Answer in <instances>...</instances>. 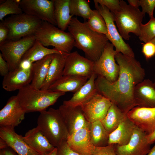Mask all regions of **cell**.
<instances>
[{
    "label": "cell",
    "instance_id": "cell-8",
    "mask_svg": "<svg viewBox=\"0 0 155 155\" xmlns=\"http://www.w3.org/2000/svg\"><path fill=\"white\" fill-rule=\"evenodd\" d=\"M35 40L33 35L16 40H7L0 44L1 53L8 64L10 71L18 67L23 56Z\"/></svg>",
    "mask_w": 155,
    "mask_h": 155
},
{
    "label": "cell",
    "instance_id": "cell-22",
    "mask_svg": "<svg viewBox=\"0 0 155 155\" xmlns=\"http://www.w3.org/2000/svg\"><path fill=\"white\" fill-rule=\"evenodd\" d=\"M22 137L29 146L39 155L46 154L55 148L37 126L29 130Z\"/></svg>",
    "mask_w": 155,
    "mask_h": 155
},
{
    "label": "cell",
    "instance_id": "cell-14",
    "mask_svg": "<svg viewBox=\"0 0 155 155\" xmlns=\"http://www.w3.org/2000/svg\"><path fill=\"white\" fill-rule=\"evenodd\" d=\"M146 135L135 125L131 138L127 145H115L116 153L118 155H147L151 149V144L147 141Z\"/></svg>",
    "mask_w": 155,
    "mask_h": 155
},
{
    "label": "cell",
    "instance_id": "cell-46",
    "mask_svg": "<svg viewBox=\"0 0 155 155\" xmlns=\"http://www.w3.org/2000/svg\"><path fill=\"white\" fill-rule=\"evenodd\" d=\"M8 147L6 142L3 139L0 137V149H3Z\"/></svg>",
    "mask_w": 155,
    "mask_h": 155
},
{
    "label": "cell",
    "instance_id": "cell-21",
    "mask_svg": "<svg viewBox=\"0 0 155 155\" xmlns=\"http://www.w3.org/2000/svg\"><path fill=\"white\" fill-rule=\"evenodd\" d=\"M134 97L136 106L155 107V87L153 82L146 79L138 83L135 88Z\"/></svg>",
    "mask_w": 155,
    "mask_h": 155
},
{
    "label": "cell",
    "instance_id": "cell-3",
    "mask_svg": "<svg viewBox=\"0 0 155 155\" xmlns=\"http://www.w3.org/2000/svg\"><path fill=\"white\" fill-rule=\"evenodd\" d=\"M65 94L63 92L36 89L29 84L19 90L17 96L26 113L40 112L54 104L59 97Z\"/></svg>",
    "mask_w": 155,
    "mask_h": 155
},
{
    "label": "cell",
    "instance_id": "cell-47",
    "mask_svg": "<svg viewBox=\"0 0 155 155\" xmlns=\"http://www.w3.org/2000/svg\"><path fill=\"white\" fill-rule=\"evenodd\" d=\"M57 148L55 147L51 152L45 155H57Z\"/></svg>",
    "mask_w": 155,
    "mask_h": 155
},
{
    "label": "cell",
    "instance_id": "cell-15",
    "mask_svg": "<svg viewBox=\"0 0 155 155\" xmlns=\"http://www.w3.org/2000/svg\"><path fill=\"white\" fill-rule=\"evenodd\" d=\"M25 113L17 95L11 96L0 111V127L14 129L24 119Z\"/></svg>",
    "mask_w": 155,
    "mask_h": 155
},
{
    "label": "cell",
    "instance_id": "cell-49",
    "mask_svg": "<svg viewBox=\"0 0 155 155\" xmlns=\"http://www.w3.org/2000/svg\"><path fill=\"white\" fill-rule=\"evenodd\" d=\"M150 42H152L155 44V38H154Z\"/></svg>",
    "mask_w": 155,
    "mask_h": 155
},
{
    "label": "cell",
    "instance_id": "cell-40",
    "mask_svg": "<svg viewBox=\"0 0 155 155\" xmlns=\"http://www.w3.org/2000/svg\"><path fill=\"white\" fill-rule=\"evenodd\" d=\"M57 155H82L72 150L66 141L63 142L57 147Z\"/></svg>",
    "mask_w": 155,
    "mask_h": 155
},
{
    "label": "cell",
    "instance_id": "cell-26",
    "mask_svg": "<svg viewBox=\"0 0 155 155\" xmlns=\"http://www.w3.org/2000/svg\"><path fill=\"white\" fill-rule=\"evenodd\" d=\"M135 127L134 124L127 116L109 134L108 145L120 146L127 145L131 138Z\"/></svg>",
    "mask_w": 155,
    "mask_h": 155
},
{
    "label": "cell",
    "instance_id": "cell-28",
    "mask_svg": "<svg viewBox=\"0 0 155 155\" xmlns=\"http://www.w3.org/2000/svg\"><path fill=\"white\" fill-rule=\"evenodd\" d=\"M54 14L57 26L65 31L67 29L73 16L70 14V0H53Z\"/></svg>",
    "mask_w": 155,
    "mask_h": 155
},
{
    "label": "cell",
    "instance_id": "cell-5",
    "mask_svg": "<svg viewBox=\"0 0 155 155\" xmlns=\"http://www.w3.org/2000/svg\"><path fill=\"white\" fill-rule=\"evenodd\" d=\"M34 35L36 40L45 46H52L64 53H70L75 46L74 40L69 32L46 22H42Z\"/></svg>",
    "mask_w": 155,
    "mask_h": 155
},
{
    "label": "cell",
    "instance_id": "cell-10",
    "mask_svg": "<svg viewBox=\"0 0 155 155\" xmlns=\"http://www.w3.org/2000/svg\"><path fill=\"white\" fill-rule=\"evenodd\" d=\"M94 4L96 9L99 11L105 20L107 31L106 36L114 46L116 51L135 57L132 49L125 42L117 29L113 14L106 7L96 3Z\"/></svg>",
    "mask_w": 155,
    "mask_h": 155
},
{
    "label": "cell",
    "instance_id": "cell-41",
    "mask_svg": "<svg viewBox=\"0 0 155 155\" xmlns=\"http://www.w3.org/2000/svg\"><path fill=\"white\" fill-rule=\"evenodd\" d=\"M10 71L9 65L7 62L0 53V74L4 77Z\"/></svg>",
    "mask_w": 155,
    "mask_h": 155
},
{
    "label": "cell",
    "instance_id": "cell-31",
    "mask_svg": "<svg viewBox=\"0 0 155 155\" xmlns=\"http://www.w3.org/2000/svg\"><path fill=\"white\" fill-rule=\"evenodd\" d=\"M90 133L91 142L95 147H102L108 145L109 134L106 131L101 121L90 123Z\"/></svg>",
    "mask_w": 155,
    "mask_h": 155
},
{
    "label": "cell",
    "instance_id": "cell-18",
    "mask_svg": "<svg viewBox=\"0 0 155 155\" xmlns=\"http://www.w3.org/2000/svg\"><path fill=\"white\" fill-rule=\"evenodd\" d=\"M31 68L24 69L20 67L10 71L3 77L2 87L7 91L20 90L24 86L30 84L32 79Z\"/></svg>",
    "mask_w": 155,
    "mask_h": 155
},
{
    "label": "cell",
    "instance_id": "cell-32",
    "mask_svg": "<svg viewBox=\"0 0 155 155\" xmlns=\"http://www.w3.org/2000/svg\"><path fill=\"white\" fill-rule=\"evenodd\" d=\"M69 7L71 15L81 17L85 20L89 19L92 11L86 0H70Z\"/></svg>",
    "mask_w": 155,
    "mask_h": 155
},
{
    "label": "cell",
    "instance_id": "cell-37",
    "mask_svg": "<svg viewBox=\"0 0 155 155\" xmlns=\"http://www.w3.org/2000/svg\"><path fill=\"white\" fill-rule=\"evenodd\" d=\"M92 155H118L116 153L115 144L102 147H94Z\"/></svg>",
    "mask_w": 155,
    "mask_h": 155
},
{
    "label": "cell",
    "instance_id": "cell-11",
    "mask_svg": "<svg viewBox=\"0 0 155 155\" xmlns=\"http://www.w3.org/2000/svg\"><path fill=\"white\" fill-rule=\"evenodd\" d=\"M20 6L23 13L57 26L53 0H21Z\"/></svg>",
    "mask_w": 155,
    "mask_h": 155
},
{
    "label": "cell",
    "instance_id": "cell-35",
    "mask_svg": "<svg viewBox=\"0 0 155 155\" xmlns=\"http://www.w3.org/2000/svg\"><path fill=\"white\" fill-rule=\"evenodd\" d=\"M138 37L144 43L150 42L155 38V18H150L147 23L142 24Z\"/></svg>",
    "mask_w": 155,
    "mask_h": 155
},
{
    "label": "cell",
    "instance_id": "cell-48",
    "mask_svg": "<svg viewBox=\"0 0 155 155\" xmlns=\"http://www.w3.org/2000/svg\"><path fill=\"white\" fill-rule=\"evenodd\" d=\"M147 155H155V144L153 147L150 149Z\"/></svg>",
    "mask_w": 155,
    "mask_h": 155
},
{
    "label": "cell",
    "instance_id": "cell-44",
    "mask_svg": "<svg viewBox=\"0 0 155 155\" xmlns=\"http://www.w3.org/2000/svg\"><path fill=\"white\" fill-rule=\"evenodd\" d=\"M146 139L148 142L151 145L155 142V130L152 133L147 134Z\"/></svg>",
    "mask_w": 155,
    "mask_h": 155
},
{
    "label": "cell",
    "instance_id": "cell-17",
    "mask_svg": "<svg viewBox=\"0 0 155 155\" xmlns=\"http://www.w3.org/2000/svg\"><path fill=\"white\" fill-rule=\"evenodd\" d=\"M127 117L147 134L155 130V107L136 106L127 113Z\"/></svg>",
    "mask_w": 155,
    "mask_h": 155
},
{
    "label": "cell",
    "instance_id": "cell-25",
    "mask_svg": "<svg viewBox=\"0 0 155 155\" xmlns=\"http://www.w3.org/2000/svg\"><path fill=\"white\" fill-rule=\"evenodd\" d=\"M87 77L75 75H63L53 84L48 90L50 92L75 93L87 82Z\"/></svg>",
    "mask_w": 155,
    "mask_h": 155
},
{
    "label": "cell",
    "instance_id": "cell-4",
    "mask_svg": "<svg viewBox=\"0 0 155 155\" xmlns=\"http://www.w3.org/2000/svg\"><path fill=\"white\" fill-rule=\"evenodd\" d=\"M40 113L37 126L50 143L58 147L69 135L59 109L50 108Z\"/></svg>",
    "mask_w": 155,
    "mask_h": 155
},
{
    "label": "cell",
    "instance_id": "cell-33",
    "mask_svg": "<svg viewBox=\"0 0 155 155\" xmlns=\"http://www.w3.org/2000/svg\"><path fill=\"white\" fill-rule=\"evenodd\" d=\"M86 22L88 26L93 30L106 36L107 31L106 22L97 9L92 10L90 17Z\"/></svg>",
    "mask_w": 155,
    "mask_h": 155
},
{
    "label": "cell",
    "instance_id": "cell-6",
    "mask_svg": "<svg viewBox=\"0 0 155 155\" xmlns=\"http://www.w3.org/2000/svg\"><path fill=\"white\" fill-rule=\"evenodd\" d=\"M120 10L113 13L115 21L121 35L124 39L129 40L130 33L139 36L144 15L139 8L127 4L120 0Z\"/></svg>",
    "mask_w": 155,
    "mask_h": 155
},
{
    "label": "cell",
    "instance_id": "cell-12",
    "mask_svg": "<svg viewBox=\"0 0 155 155\" xmlns=\"http://www.w3.org/2000/svg\"><path fill=\"white\" fill-rule=\"evenodd\" d=\"M94 64L77 51L71 52L66 58L63 75H77L89 79L94 72Z\"/></svg>",
    "mask_w": 155,
    "mask_h": 155
},
{
    "label": "cell",
    "instance_id": "cell-1",
    "mask_svg": "<svg viewBox=\"0 0 155 155\" xmlns=\"http://www.w3.org/2000/svg\"><path fill=\"white\" fill-rule=\"evenodd\" d=\"M115 57L120 68L117 80L112 82L98 76L95 85L98 92L127 114L136 106L134 90L137 84L144 79L145 71L135 57L117 52Z\"/></svg>",
    "mask_w": 155,
    "mask_h": 155
},
{
    "label": "cell",
    "instance_id": "cell-23",
    "mask_svg": "<svg viewBox=\"0 0 155 155\" xmlns=\"http://www.w3.org/2000/svg\"><path fill=\"white\" fill-rule=\"evenodd\" d=\"M97 76L94 72L87 82L69 100L63 101V104L70 106H80L92 98L98 92L95 81Z\"/></svg>",
    "mask_w": 155,
    "mask_h": 155
},
{
    "label": "cell",
    "instance_id": "cell-16",
    "mask_svg": "<svg viewBox=\"0 0 155 155\" xmlns=\"http://www.w3.org/2000/svg\"><path fill=\"white\" fill-rule=\"evenodd\" d=\"M59 109L69 135L80 129L90 125L91 123L86 119L80 106L72 107L62 104Z\"/></svg>",
    "mask_w": 155,
    "mask_h": 155
},
{
    "label": "cell",
    "instance_id": "cell-36",
    "mask_svg": "<svg viewBox=\"0 0 155 155\" xmlns=\"http://www.w3.org/2000/svg\"><path fill=\"white\" fill-rule=\"evenodd\" d=\"M94 3L104 6L114 13L121 9L120 0H94Z\"/></svg>",
    "mask_w": 155,
    "mask_h": 155
},
{
    "label": "cell",
    "instance_id": "cell-29",
    "mask_svg": "<svg viewBox=\"0 0 155 155\" xmlns=\"http://www.w3.org/2000/svg\"><path fill=\"white\" fill-rule=\"evenodd\" d=\"M63 53L54 48L45 47L38 41L36 40L32 46L23 56L22 60H26L32 63L40 60L46 56L55 53Z\"/></svg>",
    "mask_w": 155,
    "mask_h": 155
},
{
    "label": "cell",
    "instance_id": "cell-30",
    "mask_svg": "<svg viewBox=\"0 0 155 155\" xmlns=\"http://www.w3.org/2000/svg\"><path fill=\"white\" fill-rule=\"evenodd\" d=\"M127 117V114L122 112L116 105L112 104L106 115L101 122L110 134Z\"/></svg>",
    "mask_w": 155,
    "mask_h": 155
},
{
    "label": "cell",
    "instance_id": "cell-24",
    "mask_svg": "<svg viewBox=\"0 0 155 155\" xmlns=\"http://www.w3.org/2000/svg\"><path fill=\"white\" fill-rule=\"evenodd\" d=\"M69 54L64 53L53 55L48 72L41 90H47L63 75L66 58Z\"/></svg>",
    "mask_w": 155,
    "mask_h": 155
},
{
    "label": "cell",
    "instance_id": "cell-2",
    "mask_svg": "<svg viewBox=\"0 0 155 155\" xmlns=\"http://www.w3.org/2000/svg\"><path fill=\"white\" fill-rule=\"evenodd\" d=\"M73 37L75 47L84 53L86 57L94 61L101 55L108 42L106 36L92 30L86 22H81L73 17L67 29Z\"/></svg>",
    "mask_w": 155,
    "mask_h": 155
},
{
    "label": "cell",
    "instance_id": "cell-27",
    "mask_svg": "<svg viewBox=\"0 0 155 155\" xmlns=\"http://www.w3.org/2000/svg\"><path fill=\"white\" fill-rule=\"evenodd\" d=\"M53 54L48 55L32 64L33 76L30 84L35 88L41 89L42 88L46 77Z\"/></svg>",
    "mask_w": 155,
    "mask_h": 155
},
{
    "label": "cell",
    "instance_id": "cell-39",
    "mask_svg": "<svg viewBox=\"0 0 155 155\" xmlns=\"http://www.w3.org/2000/svg\"><path fill=\"white\" fill-rule=\"evenodd\" d=\"M142 52L147 61L155 55V44L151 42L142 43Z\"/></svg>",
    "mask_w": 155,
    "mask_h": 155
},
{
    "label": "cell",
    "instance_id": "cell-38",
    "mask_svg": "<svg viewBox=\"0 0 155 155\" xmlns=\"http://www.w3.org/2000/svg\"><path fill=\"white\" fill-rule=\"evenodd\" d=\"M140 6L142 8V11L145 15L148 13L150 18L154 17L153 13L155 8V0H140Z\"/></svg>",
    "mask_w": 155,
    "mask_h": 155
},
{
    "label": "cell",
    "instance_id": "cell-13",
    "mask_svg": "<svg viewBox=\"0 0 155 155\" xmlns=\"http://www.w3.org/2000/svg\"><path fill=\"white\" fill-rule=\"evenodd\" d=\"M112 104L108 99L98 92L80 106L86 119L91 123L101 121L106 116Z\"/></svg>",
    "mask_w": 155,
    "mask_h": 155
},
{
    "label": "cell",
    "instance_id": "cell-42",
    "mask_svg": "<svg viewBox=\"0 0 155 155\" xmlns=\"http://www.w3.org/2000/svg\"><path fill=\"white\" fill-rule=\"evenodd\" d=\"M9 30L7 27L1 22H0V44L7 39Z\"/></svg>",
    "mask_w": 155,
    "mask_h": 155
},
{
    "label": "cell",
    "instance_id": "cell-7",
    "mask_svg": "<svg viewBox=\"0 0 155 155\" xmlns=\"http://www.w3.org/2000/svg\"><path fill=\"white\" fill-rule=\"evenodd\" d=\"M42 22L36 17L24 13L11 15L1 21L9 29L7 40H10L34 35Z\"/></svg>",
    "mask_w": 155,
    "mask_h": 155
},
{
    "label": "cell",
    "instance_id": "cell-34",
    "mask_svg": "<svg viewBox=\"0 0 155 155\" xmlns=\"http://www.w3.org/2000/svg\"><path fill=\"white\" fill-rule=\"evenodd\" d=\"M21 0H6L0 5V20L9 15L20 14L23 12L20 6Z\"/></svg>",
    "mask_w": 155,
    "mask_h": 155
},
{
    "label": "cell",
    "instance_id": "cell-50",
    "mask_svg": "<svg viewBox=\"0 0 155 155\" xmlns=\"http://www.w3.org/2000/svg\"><path fill=\"white\" fill-rule=\"evenodd\" d=\"M153 83H154V86L155 87V77H154V82H153Z\"/></svg>",
    "mask_w": 155,
    "mask_h": 155
},
{
    "label": "cell",
    "instance_id": "cell-45",
    "mask_svg": "<svg viewBox=\"0 0 155 155\" xmlns=\"http://www.w3.org/2000/svg\"><path fill=\"white\" fill-rule=\"evenodd\" d=\"M129 5L134 7L138 8L140 6V1L139 0H128Z\"/></svg>",
    "mask_w": 155,
    "mask_h": 155
},
{
    "label": "cell",
    "instance_id": "cell-9",
    "mask_svg": "<svg viewBox=\"0 0 155 155\" xmlns=\"http://www.w3.org/2000/svg\"><path fill=\"white\" fill-rule=\"evenodd\" d=\"M114 47L111 43L108 42L100 57L94 64V72L97 76L103 77L112 82L117 80L120 71L119 66L116 62L117 52Z\"/></svg>",
    "mask_w": 155,
    "mask_h": 155
},
{
    "label": "cell",
    "instance_id": "cell-20",
    "mask_svg": "<svg viewBox=\"0 0 155 155\" xmlns=\"http://www.w3.org/2000/svg\"><path fill=\"white\" fill-rule=\"evenodd\" d=\"M22 137L17 133L13 128L0 127V137L4 140L8 146L18 155H39L29 146Z\"/></svg>",
    "mask_w": 155,
    "mask_h": 155
},
{
    "label": "cell",
    "instance_id": "cell-19",
    "mask_svg": "<svg viewBox=\"0 0 155 155\" xmlns=\"http://www.w3.org/2000/svg\"><path fill=\"white\" fill-rule=\"evenodd\" d=\"M90 125L82 128L69 135L66 141L72 150L82 155H92L94 147L91 142Z\"/></svg>",
    "mask_w": 155,
    "mask_h": 155
},
{
    "label": "cell",
    "instance_id": "cell-43",
    "mask_svg": "<svg viewBox=\"0 0 155 155\" xmlns=\"http://www.w3.org/2000/svg\"><path fill=\"white\" fill-rule=\"evenodd\" d=\"M0 155H18L12 149L8 147L6 148L1 149Z\"/></svg>",
    "mask_w": 155,
    "mask_h": 155
}]
</instances>
